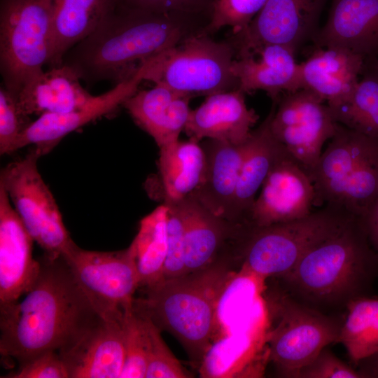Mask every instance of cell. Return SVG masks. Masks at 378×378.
<instances>
[{
  "label": "cell",
  "instance_id": "40",
  "mask_svg": "<svg viewBox=\"0 0 378 378\" xmlns=\"http://www.w3.org/2000/svg\"><path fill=\"white\" fill-rule=\"evenodd\" d=\"M360 218L372 246L378 252V200Z\"/></svg>",
  "mask_w": 378,
  "mask_h": 378
},
{
  "label": "cell",
  "instance_id": "32",
  "mask_svg": "<svg viewBox=\"0 0 378 378\" xmlns=\"http://www.w3.org/2000/svg\"><path fill=\"white\" fill-rule=\"evenodd\" d=\"M136 312L141 327L146 354V378H186L191 374L174 356L160 335V330L144 312Z\"/></svg>",
  "mask_w": 378,
  "mask_h": 378
},
{
  "label": "cell",
  "instance_id": "24",
  "mask_svg": "<svg viewBox=\"0 0 378 378\" xmlns=\"http://www.w3.org/2000/svg\"><path fill=\"white\" fill-rule=\"evenodd\" d=\"M246 142L237 145L207 139L202 145L206 155L205 173L192 196L213 214L229 221Z\"/></svg>",
  "mask_w": 378,
  "mask_h": 378
},
{
  "label": "cell",
  "instance_id": "18",
  "mask_svg": "<svg viewBox=\"0 0 378 378\" xmlns=\"http://www.w3.org/2000/svg\"><path fill=\"white\" fill-rule=\"evenodd\" d=\"M172 203L184 220V274L203 270L232 251L244 225L213 214L192 195Z\"/></svg>",
  "mask_w": 378,
  "mask_h": 378
},
{
  "label": "cell",
  "instance_id": "31",
  "mask_svg": "<svg viewBox=\"0 0 378 378\" xmlns=\"http://www.w3.org/2000/svg\"><path fill=\"white\" fill-rule=\"evenodd\" d=\"M333 117L336 122L378 140V58L364 59L350 100Z\"/></svg>",
  "mask_w": 378,
  "mask_h": 378
},
{
  "label": "cell",
  "instance_id": "4",
  "mask_svg": "<svg viewBox=\"0 0 378 378\" xmlns=\"http://www.w3.org/2000/svg\"><path fill=\"white\" fill-rule=\"evenodd\" d=\"M235 265L233 256L225 254L203 270L141 288L144 296L134 305L172 334L192 362L201 363L219 330L218 306Z\"/></svg>",
  "mask_w": 378,
  "mask_h": 378
},
{
  "label": "cell",
  "instance_id": "25",
  "mask_svg": "<svg viewBox=\"0 0 378 378\" xmlns=\"http://www.w3.org/2000/svg\"><path fill=\"white\" fill-rule=\"evenodd\" d=\"M270 112L246 142V151L241 165L230 221L248 225L255 195L275 162L288 151L273 136Z\"/></svg>",
  "mask_w": 378,
  "mask_h": 378
},
{
  "label": "cell",
  "instance_id": "5",
  "mask_svg": "<svg viewBox=\"0 0 378 378\" xmlns=\"http://www.w3.org/2000/svg\"><path fill=\"white\" fill-rule=\"evenodd\" d=\"M315 206H333L363 218L378 200V140L339 122L309 173Z\"/></svg>",
  "mask_w": 378,
  "mask_h": 378
},
{
  "label": "cell",
  "instance_id": "15",
  "mask_svg": "<svg viewBox=\"0 0 378 378\" xmlns=\"http://www.w3.org/2000/svg\"><path fill=\"white\" fill-rule=\"evenodd\" d=\"M311 177L288 153L270 169L251 211L248 225L264 227L305 217L315 206Z\"/></svg>",
  "mask_w": 378,
  "mask_h": 378
},
{
  "label": "cell",
  "instance_id": "26",
  "mask_svg": "<svg viewBox=\"0 0 378 378\" xmlns=\"http://www.w3.org/2000/svg\"><path fill=\"white\" fill-rule=\"evenodd\" d=\"M80 80L77 72L64 64L42 71L20 91L16 97L19 108L26 117L75 109L92 96Z\"/></svg>",
  "mask_w": 378,
  "mask_h": 378
},
{
  "label": "cell",
  "instance_id": "19",
  "mask_svg": "<svg viewBox=\"0 0 378 378\" xmlns=\"http://www.w3.org/2000/svg\"><path fill=\"white\" fill-rule=\"evenodd\" d=\"M363 63L362 56L342 48H316L300 63L302 89L317 94L333 115L350 100Z\"/></svg>",
  "mask_w": 378,
  "mask_h": 378
},
{
  "label": "cell",
  "instance_id": "37",
  "mask_svg": "<svg viewBox=\"0 0 378 378\" xmlns=\"http://www.w3.org/2000/svg\"><path fill=\"white\" fill-rule=\"evenodd\" d=\"M57 351L41 352L19 364L17 370L1 377L68 378L69 372Z\"/></svg>",
  "mask_w": 378,
  "mask_h": 378
},
{
  "label": "cell",
  "instance_id": "35",
  "mask_svg": "<svg viewBox=\"0 0 378 378\" xmlns=\"http://www.w3.org/2000/svg\"><path fill=\"white\" fill-rule=\"evenodd\" d=\"M164 204L168 206L167 251L163 279H170L185 273V225L181 211L177 204L174 203Z\"/></svg>",
  "mask_w": 378,
  "mask_h": 378
},
{
  "label": "cell",
  "instance_id": "16",
  "mask_svg": "<svg viewBox=\"0 0 378 378\" xmlns=\"http://www.w3.org/2000/svg\"><path fill=\"white\" fill-rule=\"evenodd\" d=\"M122 319L98 316L58 351L70 378H120L125 360Z\"/></svg>",
  "mask_w": 378,
  "mask_h": 378
},
{
  "label": "cell",
  "instance_id": "2",
  "mask_svg": "<svg viewBox=\"0 0 378 378\" xmlns=\"http://www.w3.org/2000/svg\"><path fill=\"white\" fill-rule=\"evenodd\" d=\"M40 262L23 300L0 306V353L18 364L46 351H58L99 316L62 257Z\"/></svg>",
  "mask_w": 378,
  "mask_h": 378
},
{
  "label": "cell",
  "instance_id": "7",
  "mask_svg": "<svg viewBox=\"0 0 378 378\" xmlns=\"http://www.w3.org/2000/svg\"><path fill=\"white\" fill-rule=\"evenodd\" d=\"M204 30L153 57L144 80L191 98L238 89L231 71L235 59L232 44L216 41Z\"/></svg>",
  "mask_w": 378,
  "mask_h": 378
},
{
  "label": "cell",
  "instance_id": "17",
  "mask_svg": "<svg viewBox=\"0 0 378 378\" xmlns=\"http://www.w3.org/2000/svg\"><path fill=\"white\" fill-rule=\"evenodd\" d=\"M34 241L0 186V306L18 302L35 283L41 262L33 258Z\"/></svg>",
  "mask_w": 378,
  "mask_h": 378
},
{
  "label": "cell",
  "instance_id": "38",
  "mask_svg": "<svg viewBox=\"0 0 378 378\" xmlns=\"http://www.w3.org/2000/svg\"><path fill=\"white\" fill-rule=\"evenodd\" d=\"M122 8L153 13H186L211 17L213 0H115Z\"/></svg>",
  "mask_w": 378,
  "mask_h": 378
},
{
  "label": "cell",
  "instance_id": "34",
  "mask_svg": "<svg viewBox=\"0 0 378 378\" xmlns=\"http://www.w3.org/2000/svg\"><path fill=\"white\" fill-rule=\"evenodd\" d=\"M122 326L125 360L120 378H144L147 368L145 342L134 304L125 309Z\"/></svg>",
  "mask_w": 378,
  "mask_h": 378
},
{
  "label": "cell",
  "instance_id": "29",
  "mask_svg": "<svg viewBox=\"0 0 378 378\" xmlns=\"http://www.w3.org/2000/svg\"><path fill=\"white\" fill-rule=\"evenodd\" d=\"M168 206L162 204L143 218L132 242L135 246L139 288L152 286L163 279L167 251Z\"/></svg>",
  "mask_w": 378,
  "mask_h": 378
},
{
  "label": "cell",
  "instance_id": "6",
  "mask_svg": "<svg viewBox=\"0 0 378 378\" xmlns=\"http://www.w3.org/2000/svg\"><path fill=\"white\" fill-rule=\"evenodd\" d=\"M354 217L342 209L325 205L297 220L251 226L235 249L240 272L255 280L280 278L309 250L339 232Z\"/></svg>",
  "mask_w": 378,
  "mask_h": 378
},
{
  "label": "cell",
  "instance_id": "36",
  "mask_svg": "<svg viewBox=\"0 0 378 378\" xmlns=\"http://www.w3.org/2000/svg\"><path fill=\"white\" fill-rule=\"evenodd\" d=\"M20 111L16 99L3 85L0 88V153L15 152L16 143L31 122Z\"/></svg>",
  "mask_w": 378,
  "mask_h": 378
},
{
  "label": "cell",
  "instance_id": "20",
  "mask_svg": "<svg viewBox=\"0 0 378 378\" xmlns=\"http://www.w3.org/2000/svg\"><path fill=\"white\" fill-rule=\"evenodd\" d=\"M330 1L326 22L312 40L316 48L339 47L378 58V0Z\"/></svg>",
  "mask_w": 378,
  "mask_h": 378
},
{
  "label": "cell",
  "instance_id": "11",
  "mask_svg": "<svg viewBox=\"0 0 378 378\" xmlns=\"http://www.w3.org/2000/svg\"><path fill=\"white\" fill-rule=\"evenodd\" d=\"M62 257L97 314L122 320L140 287L134 243L117 251L85 250L74 243Z\"/></svg>",
  "mask_w": 378,
  "mask_h": 378
},
{
  "label": "cell",
  "instance_id": "14",
  "mask_svg": "<svg viewBox=\"0 0 378 378\" xmlns=\"http://www.w3.org/2000/svg\"><path fill=\"white\" fill-rule=\"evenodd\" d=\"M152 58L144 62L130 77L110 90L92 96L82 106L65 113H44L31 122L20 134L15 152L33 146L40 155L52 150L69 133L115 111L137 90L150 66Z\"/></svg>",
  "mask_w": 378,
  "mask_h": 378
},
{
  "label": "cell",
  "instance_id": "33",
  "mask_svg": "<svg viewBox=\"0 0 378 378\" xmlns=\"http://www.w3.org/2000/svg\"><path fill=\"white\" fill-rule=\"evenodd\" d=\"M267 0H213L210 20L204 31L211 34L230 27L233 34L244 30Z\"/></svg>",
  "mask_w": 378,
  "mask_h": 378
},
{
  "label": "cell",
  "instance_id": "21",
  "mask_svg": "<svg viewBox=\"0 0 378 378\" xmlns=\"http://www.w3.org/2000/svg\"><path fill=\"white\" fill-rule=\"evenodd\" d=\"M245 94L236 89L207 96L199 107L190 111L184 131L198 142L207 139L244 144L259 119L255 110L247 106Z\"/></svg>",
  "mask_w": 378,
  "mask_h": 378
},
{
  "label": "cell",
  "instance_id": "3",
  "mask_svg": "<svg viewBox=\"0 0 378 378\" xmlns=\"http://www.w3.org/2000/svg\"><path fill=\"white\" fill-rule=\"evenodd\" d=\"M377 274L378 252L361 218L354 217L278 279L294 298L323 312L346 308L350 301L368 296Z\"/></svg>",
  "mask_w": 378,
  "mask_h": 378
},
{
  "label": "cell",
  "instance_id": "1",
  "mask_svg": "<svg viewBox=\"0 0 378 378\" xmlns=\"http://www.w3.org/2000/svg\"><path fill=\"white\" fill-rule=\"evenodd\" d=\"M209 20L205 15L153 13L116 4L94 31L66 53L63 64L90 85L102 80L116 84L148 59L204 30Z\"/></svg>",
  "mask_w": 378,
  "mask_h": 378
},
{
  "label": "cell",
  "instance_id": "13",
  "mask_svg": "<svg viewBox=\"0 0 378 378\" xmlns=\"http://www.w3.org/2000/svg\"><path fill=\"white\" fill-rule=\"evenodd\" d=\"M328 0H267L248 26L229 39L235 58L251 55L265 45L284 46L296 52L318 31Z\"/></svg>",
  "mask_w": 378,
  "mask_h": 378
},
{
  "label": "cell",
  "instance_id": "8",
  "mask_svg": "<svg viewBox=\"0 0 378 378\" xmlns=\"http://www.w3.org/2000/svg\"><path fill=\"white\" fill-rule=\"evenodd\" d=\"M52 0H1L0 69L16 99L48 64L52 53Z\"/></svg>",
  "mask_w": 378,
  "mask_h": 378
},
{
  "label": "cell",
  "instance_id": "27",
  "mask_svg": "<svg viewBox=\"0 0 378 378\" xmlns=\"http://www.w3.org/2000/svg\"><path fill=\"white\" fill-rule=\"evenodd\" d=\"M115 6V0H52L50 67L62 65L66 53L94 31Z\"/></svg>",
  "mask_w": 378,
  "mask_h": 378
},
{
  "label": "cell",
  "instance_id": "22",
  "mask_svg": "<svg viewBox=\"0 0 378 378\" xmlns=\"http://www.w3.org/2000/svg\"><path fill=\"white\" fill-rule=\"evenodd\" d=\"M295 55L284 46L268 44L251 55L235 58L231 71L238 89L245 94L263 90L275 103L284 94L302 89L300 63Z\"/></svg>",
  "mask_w": 378,
  "mask_h": 378
},
{
  "label": "cell",
  "instance_id": "30",
  "mask_svg": "<svg viewBox=\"0 0 378 378\" xmlns=\"http://www.w3.org/2000/svg\"><path fill=\"white\" fill-rule=\"evenodd\" d=\"M346 309L338 342L356 366L361 360L378 352V299L360 297L350 301Z\"/></svg>",
  "mask_w": 378,
  "mask_h": 378
},
{
  "label": "cell",
  "instance_id": "12",
  "mask_svg": "<svg viewBox=\"0 0 378 378\" xmlns=\"http://www.w3.org/2000/svg\"><path fill=\"white\" fill-rule=\"evenodd\" d=\"M270 130L308 173L319 160L324 144L335 134L337 122L314 92L300 89L284 94L270 111Z\"/></svg>",
  "mask_w": 378,
  "mask_h": 378
},
{
  "label": "cell",
  "instance_id": "28",
  "mask_svg": "<svg viewBox=\"0 0 378 378\" xmlns=\"http://www.w3.org/2000/svg\"><path fill=\"white\" fill-rule=\"evenodd\" d=\"M206 155L202 145L190 139L160 148L158 178L164 203L192 195L202 183Z\"/></svg>",
  "mask_w": 378,
  "mask_h": 378
},
{
  "label": "cell",
  "instance_id": "9",
  "mask_svg": "<svg viewBox=\"0 0 378 378\" xmlns=\"http://www.w3.org/2000/svg\"><path fill=\"white\" fill-rule=\"evenodd\" d=\"M266 297L275 323L269 334V355L280 375L293 377L324 348L339 342L343 321L298 301L281 286Z\"/></svg>",
  "mask_w": 378,
  "mask_h": 378
},
{
  "label": "cell",
  "instance_id": "10",
  "mask_svg": "<svg viewBox=\"0 0 378 378\" xmlns=\"http://www.w3.org/2000/svg\"><path fill=\"white\" fill-rule=\"evenodd\" d=\"M40 157L33 149L24 158L8 163L1 170L0 186L45 256L56 260L74 242L55 199L38 171Z\"/></svg>",
  "mask_w": 378,
  "mask_h": 378
},
{
  "label": "cell",
  "instance_id": "23",
  "mask_svg": "<svg viewBox=\"0 0 378 378\" xmlns=\"http://www.w3.org/2000/svg\"><path fill=\"white\" fill-rule=\"evenodd\" d=\"M190 99L165 86L155 84L151 89L137 90L123 106L160 148L178 140L191 111Z\"/></svg>",
  "mask_w": 378,
  "mask_h": 378
},
{
  "label": "cell",
  "instance_id": "41",
  "mask_svg": "<svg viewBox=\"0 0 378 378\" xmlns=\"http://www.w3.org/2000/svg\"><path fill=\"white\" fill-rule=\"evenodd\" d=\"M356 367L360 378H378V352L361 360Z\"/></svg>",
  "mask_w": 378,
  "mask_h": 378
},
{
  "label": "cell",
  "instance_id": "39",
  "mask_svg": "<svg viewBox=\"0 0 378 378\" xmlns=\"http://www.w3.org/2000/svg\"><path fill=\"white\" fill-rule=\"evenodd\" d=\"M294 378H360L358 372L324 348L311 362L301 368Z\"/></svg>",
  "mask_w": 378,
  "mask_h": 378
}]
</instances>
